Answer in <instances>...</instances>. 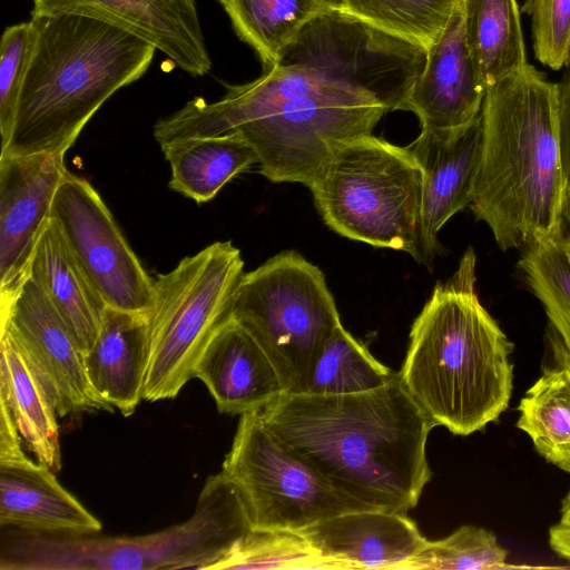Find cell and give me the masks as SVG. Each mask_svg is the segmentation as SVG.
I'll return each mask as SVG.
<instances>
[{"label":"cell","instance_id":"cell-1","mask_svg":"<svg viewBox=\"0 0 570 570\" xmlns=\"http://www.w3.org/2000/svg\"><path fill=\"white\" fill-rule=\"evenodd\" d=\"M226 88L214 102L195 97L158 119L159 146L235 132L255 150L264 177L309 188L342 146L372 134L387 111L371 92L298 65L276 63Z\"/></svg>","mask_w":570,"mask_h":570},{"label":"cell","instance_id":"cell-2","mask_svg":"<svg viewBox=\"0 0 570 570\" xmlns=\"http://www.w3.org/2000/svg\"><path fill=\"white\" fill-rule=\"evenodd\" d=\"M259 414L289 451L372 509L406 514L432 476L426 441L434 425L397 373L361 393H283Z\"/></svg>","mask_w":570,"mask_h":570},{"label":"cell","instance_id":"cell-3","mask_svg":"<svg viewBox=\"0 0 570 570\" xmlns=\"http://www.w3.org/2000/svg\"><path fill=\"white\" fill-rule=\"evenodd\" d=\"M470 209L504 252L561 240L568 179L559 140L558 83L533 66L487 88Z\"/></svg>","mask_w":570,"mask_h":570},{"label":"cell","instance_id":"cell-4","mask_svg":"<svg viewBox=\"0 0 570 570\" xmlns=\"http://www.w3.org/2000/svg\"><path fill=\"white\" fill-rule=\"evenodd\" d=\"M469 247L415 318L401 384L434 426L466 436L495 422L513 390L514 345L475 292Z\"/></svg>","mask_w":570,"mask_h":570},{"label":"cell","instance_id":"cell-5","mask_svg":"<svg viewBox=\"0 0 570 570\" xmlns=\"http://www.w3.org/2000/svg\"><path fill=\"white\" fill-rule=\"evenodd\" d=\"M30 19L33 40L12 131L0 155L65 156L99 108L147 72L157 49L87 16Z\"/></svg>","mask_w":570,"mask_h":570},{"label":"cell","instance_id":"cell-6","mask_svg":"<svg viewBox=\"0 0 570 570\" xmlns=\"http://www.w3.org/2000/svg\"><path fill=\"white\" fill-rule=\"evenodd\" d=\"M253 530L235 485L207 478L193 515L138 537L24 533L2 544L0 570L212 569Z\"/></svg>","mask_w":570,"mask_h":570},{"label":"cell","instance_id":"cell-7","mask_svg":"<svg viewBox=\"0 0 570 570\" xmlns=\"http://www.w3.org/2000/svg\"><path fill=\"white\" fill-rule=\"evenodd\" d=\"M422 184L410 148L368 134L342 146L309 189L331 229L420 263Z\"/></svg>","mask_w":570,"mask_h":570},{"label":"cell","instance_id":"cell-8","mask_svg":"<svg viewBox=\"0 0 570 570\" xmlns=\"http://www.w3.org/2000/svg\"><path fill=\"white\" fill-rule=\"evenodd\" d=\"M244 275L240 250L215 242L154 278L147 313L148 363L144 400L174 399L216 331L232 316Z\"/></svg>","mask_w":570,"mask_h":570},{"label":"cell","instance_id":"cell-9","mask_svg":"<svg viewBox=\"0 0 570 570\" xmlns=\"http://www.w3.org/2000/svg\"><path fill=\"white\" fill-rule=\"evenodd\" d=\"M232 317L266 352L285 393L306 392L318 353L342 324L323 272L295 250L244 273Z\"/></svg>","mask_w":570,"mask_h":570},{"label":"cell","instance_id":"cell-10","mask_svg":"<svg viewBox=\"0 0 570 570\" xmlns=\"http://www.w3.org/2000/svg\"><path fill=\"white\" fill-rule=\"evenodd\" d=\"M222 472L237 489L254 530L301 531L342 513L375 510L289 451L259 411L240 415Z\"/></svg>","mask_w":570,"mask_h":570},{"label":"cell","instance_id":"cell-11","mask_svg":"<svg viewBox=\"0 0 570 570\" xmlns=\"http://www.w3.org/2000/svg\"><path fill=\"white\" fill-rule=\"evenodd\" d=\"M426 49L342 9L324 12L284 49L278 63L298 65L374 95L401 109L423 71Z\"/></svg>","mask_w":570,"mask_h":570},{"label":"cell","instance_id":"cell-12","mask_svg":"<svg viewBox=\"0 0 570 570\" xmlns=\"http://www.w3.org/2000/svg\"><path fill=\"white\" fill-rule=\"evenodd\" d=\"M51 218L107 306L148 313L154 278L87 179L66 171L53 198Z\"/></svg>","mask_w":570,"mask_h":570},{"label":"cell","instance_id":"cell-13","mask_svg":"<svg viewBox=\"0 0 570 570\" xmlns=\"http://www.w3.org/2000/svg\"><path fill=\"white\" fill-rule=\"evenodd\" d=\"M1 330L11 333L39 372L59 417L114 412L94 391L70 328L29 274L12 298L1 305Z\"/></svg>","mask_w":570,"mask_h":570},{"label":"cell","instance_id":"cell-14","mask_svg":"<svg viewBox=\"0 0 570 570\" xmlns=\"http://www.w3.org/2000/svg\"><path fill=\"white\" fill-rule=\"evenodd\" d=\"M67 171L65 156L0 155V297L8 303L29 274L36 244L51 218Z\"/></svg>","mask_w":570,"mask_h":570},{"label":"cell","instance_id":"cell-15","mask_svg":"<svg viewBox=\"0 0 570 570\" xmlns=\"http://www.w3.org/2000/svg\"><path fill=\"white\" fill-rule=\"evenodd\" d=\"M31 17L73 13L121 28L193 77L212 68L196 0H31Z\"/></svg>","mask_w":570,"mask_h":570},{"label":"cell","instance_id":"cell-16","mask_svg":"<svg viewBox=\"0 0 570 570\" xmlns=\"http://www.w3.org/2000/svg\"><path fill=\"white\" fill-rule=\"evenodd\" d=\"M481 144L480 114L473 122L458 129L421 128L410 146L423 174L420 263L430 269L440 252L439 232L471 204Z\"/></svg>","mask_w":570,"mask_h":570},{"label":"cell","instance_id":"cell-17","mask_svg":"<svg viewBox=\"0 0 570 570\" xmlns=\"http://www.w3.org/2000/svg\"><path fill=\"white\" fill-rule=\"evenodd\" d=\"M487 85L466 47L462 2L438 40L428 49L423 71L403 110L414 112L421 128L458 129L481 114Z\"/></svg>","mask_w":570,"mask_h":570},{"label":"cell","instance_id":"cell-18","mask_svg":"<svg viewBox=\"0 0 570 570\" xmlns=\"http://www.w3.org/2000/svg\"><path fill=\"white\" fill-rule=\"evenodd\" d=\"M0 525L24 533L89 535L101 522L22 446L0 450Z\"/></svg>","mask_w":570,"mask_h":570},{"label":"cell","instance_id":"cell-19","mask_svg":"<svg viewBox=\"0 0 570 570\" xmlns=\"http://www.w3.org/2000/svg\"><path fill=\"white\" fill-rule=\"evenodd\" d=\"M299 532L336 569L407 570L428 541L406 514L383 510L342 513Z\"/></svg>","mask_w":570,"mask_h":570},{"label":"cell","instance_id":"cell-20","mask_svg":"<svg viewBox=\"0 0 570 570\" xmlns=\"http://www.w3.org/2000/svg\"><path fill=\"white\" fill-rule=\"evenodd\" d=\"M193 374L204 382L224 414L261 411L285 393L266 352L232 316L213 335Z\"/></svg>","mask_w":570,"mask_h":570},{"label":"cell","instance_id":"cell-21","mask_svg":"<svg viewBox=\"0 0 570 570\" xmlns=\"http://www.w3.org/2000/svg\"><path fill=\"white\" fill-rule=\"evenodd\" d=\"M148 363L147 314L107 306L83 364L96 394L124 416L141 400Z\"/></svg>","mask_w":570,"mask_h":570},{"label":"cell","instance_id":"cell-22","mask_svg":"<svg viewBox=\"0 0 570 570\" xmlns=\"http://www.w3.org/2000/svg\"><path fill=\"white\" fill-rule=\"evenodd\" d=\"M29 275L46 292L86 354L97 337L107 305L52 218L36 244Z\"/></svg>","mask_w":570,"mask_h":570},{"label":"cell","instance_id":"cell-23","mask_svg":"<svg viewBox=\"0 0 570 570\" xmlns=\"http://www.w3.org/2000/svg\"><path fill=\"white\" fill-rule=\"evenodd\" d=\"M0 401L38 462L53 472L61 468L59 425L53 399L17 340L1 330Z\"/></svg>","mask_w":570,"mask_h":570},{"label":"cell","instance_id":"cell-24","mask_svg":"<svg viewBox=\"0 0 570 570\" xmlns=\"http://www.w3.org/2000/svg\"><path fill=\"white\" fill-rule=\"evenodd\" d=\"M170 165L169 187L196 203L212 200L235 176L258 164L235 132L178 140L160 147Z\"/></svg>","mask_w":570,"mask_h":570},{"label":"cell","instance_id":"cell-25","mask_svg":"<svg viewBox=\"0 0 570 570\" xmlns=\"http://www.w3.org/2000/svg\"><path fill=\"white\" fill-rule=\"evenodd\" d=\"M462 10L466 47L487 88L528 65L517 0H462Z\"/></svg>","mask_w":570,"mask_h":570},{"label":"cell","instance_id":"cell-26","mask_svg":"<svg viewBox=\"0 0 570 570\" xmlns=\"http://www.w3.org/2000/svg\"><path fill=\"white\" fill-rule=\"evenodd\" d=\"M237 37L263 68L278 63L284 49L317 16L342 9L344 0H218Z\"/></svg>","mask_w":570,"mask_h":570},{"label":"cell","instance_id":"cell-27","mask_svg":"<svg viewBox=\"0 0 570 570\" xmlns=\"http://www.w3.org/2000/svg\"><path fill=\"white\" fill-rule=\"evenodd\" d=\"M518 268L548 317L546 341L552 364L566 368L570 376V255L567 237L524 248Z\"/></svg>","mask_w":570,"mask_h":570},{"label":"cell","instance_id":"cell-28","mask_svg":"<svg viewBox=\"0 0 570 570\" xmlns=\"http://www.w3.org/2000/svg\"><path fill=\"white\" fill-rule=\"evenodd\" d=\"M517 428L547 462L570 473V376L551 364L521 397Z\"/></svg>","mask_w":570,"mask_h":570},{"label":"cell","instance_id":"cell-29","mask_svg":"<svg viewBox=\"0 0 570 570\" xmlns=\"http://www.w3.org/2000/svg\"><path fill=\"white\" fill-rule=\"evenodd\" d=\"M395 372L379 362L368 350L338 325L314 363L307 393L352 394L389 383Z\"/></svg>","mask_w":570,"mask_h":570},{"label":"cell","instance_id":"cell-30","mask_svg":"<svg viewBox=\"0 0 570 570\" xmlns=\"http://www.w3.org/2000/svg\"><path fill=\"white\" fill-rule=\"evenodd\" d=\"M462 0H344L342 10L426 50Z\"/></svg>","mask_w":570,"mask_h":570},{"label":"cell","instance_id":"cell-31","mask_svg":"<svg viewBox=\"0 0 570 570\" xmlns=\"http://www.w3.org/2000/svg\"><path fill=\"white\" fill-rule=\"evenodd\" d=\"M212 569H336L304 534L294 530H252Z\"/></svg>","mask_w":570,"mask_h":570},{"label":"cell","instance_id":"cell-32","mask_svg":"<svg viewBox=\"0 0 570 570\" xmlns=\"http://www.w3.org/2000/svg\"><path fill=\"white\" fill-rule=\"evenodd\" d=\"M508 550L481 527L462 525L446 538L426 541L407 570H485L507 568Z\"/></svg>","mask_w":570,"mask_h":570},{"label":"cell","instance_id":"cell-33","mask_svg":"<svg viewBox=\"0 0 570 570\" xmlns=\"http://www.w3.org/2000/svg\"><path fill=\"white\" fill-rule=\"evenodd\" d=\"M33 40L32 20L6 27L0 41V135L6 147L14 121L16 107Z\"/></svg>","mask_w":570,"mask_h":570},{"label":"cell","instance_id":"cell-34","mask_svg":"<svg viewBox=\"0 0 570 570\" xmlns=\"http://www.w3.org/2000/svg\"><path fill=\"white\" fill-rule=\"evenodd\" d=\"M533 50L544 66L559 70L570 65V0H527Z\"/></svg>","mask_w":570,"mask_h":570},{"label":"cell","instance_id":"cell-35","mask_svg":"<svg viewBox=\"0 0 570 570\" xmlns=\"http://www.w3.org/2000/svg\"><path fill=\"white\" fill-rule=\"evenodd\" d=\"M559 140L564 175L570 180V70L558 83Z\"/></svg>","mask_w":570,"mask_h":570},{"label":"cell","instance_id":"cell-36","mask_svg":"<svg viewBox=\"0 0 570 570\" xmlns=\"http://www.w3.org/2000/svg\"><path fill=\"white\" fill-rule=\"evenodd\" d=\"M549 544L551 549L570 562V528L559 523L549 529Z\"/></svg>","mask_w":570,"mask_h":570},{"label":"cell","instance_id":"cell-37","mask_svg":"<svg viewBox=\"0 0 570 570\" xmlns=\"http://www.w3.org/2000/svg\"><path fill=\"white\" fill-rule=\"evenodd\" d=\"M558 523L570 528V489L561 501L560 520Z\"/></svg>","mask_w":570,"mask_h":570},{"label":"cell","instance_id":"cell-38","mask_svg":"<svg viewBox=\"0 0 570 570\" xmlns=\"http://www.w3.org/2000/svg\"><path fill=\"white\" fill-rule=\"evenodd\" d=\"M564 219H566V223L570 226V180L568 181V186H567V197H566V205H564Z\"/></svg>","mask_w":570,"mask_h":570},{"label":"cell","instance_id":"cell-39","mask_svg":"<svg viewBox=\"0 0 570 570\" xmlns=\"http://www.w3.org/2000/svg\"><path fill=\"white\" fill-rule=\"evenodd\" d=\"M567 246H568V250H569V255H570V238L567 237Z\"/></svg>","mask_w":570,"mask_h":570}]
</instances>
